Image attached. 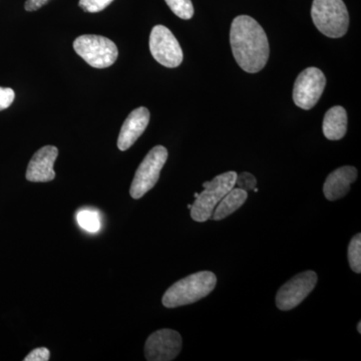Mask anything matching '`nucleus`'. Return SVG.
<instances>
[{"mask_svg": "<svg viewBox=\"0 0 361 361\" xmlns=\"http://www.w3.org/2000/svg\"><path fill=\"white\" fill-rule=\"evenodd\" d=\"M348 261L353 272L361 273V234L358 233L353 239L348 246Z\"/></svg>", "mask_w": 361, "mask_h": 361, "instance_id": "nucleus-16", "label": "nucleus"}, {"mask_svg": "<svg viewBox=\"0 0 361 361\" xmlns=\"http://www.w3.org/2000/svg\"><path fill=\"white\" fill-rule=\"evenodd\" d=\"M149 51L153 58L166 68H174L183 63V51L175 35L164 25L154 26L149 35Z\"/></svg>", "mask_w": 361, "mask_h": 361, "instance_id": "nucleus-8", "label": "nucleus"}, {"mask_svg": "<svg viewBox=\"0 0 361 361\" xmlns=\"http://www.w3.org/2000/svg\"><path fill=\"white\" fill-rule=\"evenodd\" d=\"M167 160L168 151L165 147L156 146L149 152L137 168L130 185V194L133 198L141 199L155 187Z\"/></svg>", "mask_w": 361, "mask_h": 361, "instance_id": "nucleus-6", "label": "nucleus"}, {"mask_svg": "<svg viewBox=\"0 0 361 361\" xmlns=\"http://www.w3.org/2000/svg\"><path fill=\"white\" fill-rule=\"evenodd\" d=\"M317 280L314 271H305L291 278L277 292L278 310L289 311L295 308L314 289Z\"/></svg>", "mask_w": 361, "mask_h": 361, "instance_id": "nucleus-9", "label": "nucleus"}, {"mask_svg": "<svg viewBox=\"0 0 361 361\" xmlns=\"http://www.w3.org/2000/svg\"><path fill=\"white\" fill-rule=\"evenodd\" d=\"M77 219L78 224L82 229L87 231L96 233L101 228V220L99 213L94 211L84 210L78 214Z\"/></svg>", "mask_w": 361, "mask_h": 361, "instance_id": "nucleus-17", "label": "nucleus"}, {"mask_svg": "<svg viewBox=\"0 0 361 361\" xmlns=\"http://www.w3.org/2000/svg\"><path fill=\"white\" fill-rule=\"evenodd\" d=\"M357 170L353 166H344L330 173L323 185V193L329 201L343 198L350 191V186L357 179Z\"/></svg>", "mask_w": 361, "mask_h": 361, "instance_id": "nucleus-13", "label": "nucleus"}, {"mask_svg": "<svg viewBox=\"0 0 361 361\" xmlns=\"http://www.w3.org/2000/svg\"><path fill=\"white\" fill-rule=\"evenodd\" d=\"M325 87L326 78L319 68H306L299 73L294 84V103L302 110H311L319 102Z\"/></svg>", "mask_w": 361, "mask_h": 361, "instance_id": "nucleus-7", "label": "nucleus"}, {"mask_svg": "<svg viewBox=\"0 0 361 361\" xmlns=\"http://www.w3.org/2000/svg\"><path fill=\"white\" fill-rule=\"evenodd\" d=\"M73 49L85 63L96 68L113 66L118 56L115 42L102 35H80L73 42Z\"/></svg>", "mask_w": 361, "mask_h": 361, "instance_id": "nucleus-5", "label": "nucleus"}, {"mask_svg": "<svg viewBox=\"0 0 361 361\" xmlns=\"http://www.w3.org/2000/svg\"><path fill=\"white\" fill-rule=\"evenodd\" d=\"M149 122L148 109L141 106L133 111L123 123L120 135H118V148L121 151L129 149L147 129Z\"/></svg>", "mask_w": 361, "mask_h": 361, "instance_id": "nucleus-12", "label": "nucleus"}, {"mask_svg": "<svg viewBox=\"0 0 361 361\" xmlns=\"http://www.w3.org/2000/svg\"><path fill=\"white\" fill-rule=\"evenodd\" d=\"M166 4L182 20H191L194 16V6L191 0H165Z\"/></svg>", "mask_w": 361, "mask_h": 361, "instance_id": "nucleus-18", "label": "nucleus"}, {"mask_svg": "<svg viewBox=\"0 0 361 361\" xmlns=\"http://www.w3.org/2000/svg\"><path fill=\"white\" fill-rule=\"evenodd\" d=\"M357 330H358V332H360V334H361V322H358V324H357Z\"/></svg>", "mask_w": 361, "mask_h": 361, "instance_id": "nucleus-24", "label": "nucleus"}, {"mask_svg": "<svg viewBox=\"0 0 361 361\" xmlns=\"http://www.w3.org/2000/svg\"><path fill=\"white\" fill-rule=\"evenodd\" d=\"M16 99V94L11 87H0V111L6 110Z\"/></svg>", "mask_w": 361, "mask_h": 361, "instance_id": "nucleus-21", "label": "nucleus"}, {"mask_svg": "<svg viewBox=\"0 0 361 361\" xmlns=\"http://www.w3.org/2000/svg\"><path fill=\"white\" fill-rule=\"evenodd\" d=\"M256 185H257V180L250 173L244 172L237 175L236 183H235V186L237 188L245 190V191H250L256 188Z\"/></svg>", "mask_w": 361, "mask_h": 361, "instance_id": "nucleus-20", "label": "nucleus"}, {"mask_svg": "<svg viewBox=\"0 0 361 361\" xmlns=\"http://www.w3.org/2000/svg\"><path fill=\"white\" fill-rule=\"evenodd\" d=\"M59 156V149L54 146H45L39 149L28 164L26 180L30 182H51L56 178L54 161Z\"/></svg>", "mask_w": 361, "mask_h": 361, "instance_id": "nucleus-11", "label": "nucleus"}, {"mask_svg": "<svg viewBox=\"0 0 361 361\" xmlns=\"http://www.w3.org/2000/svg\"><path fill=\"white\" fill-rule=\"evenodd\" d=\"M323 135L330 141H338L348 132V113L345 109L336 106L325 114L322 125Z\"/></svg>", "mask_w": 361, "mask_h": 361, "instance_id": "nucleus-14", "label": "nucleus"}, {"mask_svg": "<svg viewBox=\"0 0 361 361\" xmlns=\"http://www.w3.org/2000/svg\"><path fill=\"white\" fill-rule=\"evenodd\" d=\"M247 197H248V194H247L245 190L240 189V188H233L231 191L226 194L219 204L214 209L210 219L221 221L225 219L228 216L232 215L233 213L238 210L240 207L244 205Z\"/></svg>", "mask_w": 361, "mask_h": 361, "instance_id": "nucleus-15", "label": "nucleus"}, {"mask_svg": "<svg viewBox=\"0 0 361 361\" xmlns=\"http://www.w3.org/2000/svg\"><path fill=\"white\" fill-rule=\"evenodd\" d=\"M114 0H80L78 6L87 13H96L106 8Z\"/></svg>", "mask_w": 361, "mask_h": 361, "instance_id": "nucleus-19", "label": "nucleus"}, {"mask_svg": "<svg viewBox=\"0 0 361 361\" xmlns=\"http://www.w3.org/2000/svg\"><path fill=\"white\" fill-rule=\"evenodd\" d=\"M217 277L210 271H201L183 278L164 294L161 302L167 308L189 305L205 298L215 289Z\"/></svg>", "mask_w": 361, "mask_h": 361, "instance_id": "nucleus-2", "label": "nucleus"}, {"mask_svg": "<svg viewBox=\"0 0 361 361\" xmlns=\"http://www.w3.org/2000/svg\"><path fill=\"white\" fill-rule=\"evenodd\" d=\"M51 357V353L49 349L39 348L33 349L30 355H26L25 361H47Z\"/></svg>", "mask_w": 361, "mask_h": 361, "instance_id": "nucleus-22", "label": "nucleus"}, {"mask_svg": "<svg viewBox=\"0 0 361 361\" xmlns=\"http://www.w3.org/2000/svg\"><path fill=\"white\" fill-rule=\"evenodd\" d=\"M233 56L242 70L256 73L262 71L269 59L270 47L262 26L248 16L234 18L230 30Z\"/></svg>", "mask_w": 361, "mask_h": 361, "instance_id": "nucleus-1", "label": "nucleus"}, {"mask_svg": "<svg viewBox=\"0 0 361 361\" xmlns=\"http://www.w3.org/2000/svg\"><path fill=\"white\" fill-rule=\"evenodd\" d=\"M311 16L316 28L325 37L339 39L348 32L349 14L342 0H313Z\"/></svg>", "mask_w": 361, "mask_h": 361, "instance_id": "nucleus-3", "label": "nucleus"}, {"mask_svg": "<svg viewBox=\"0 0 361 361\" xmlns=\"http://www.w3.org/2000/svg\"><path fill=\"white\" fill-rule=\"evenodd\" d=\"M49 0H26L25 8L26 11H39L42 6L49 2Z\"/></svg>", "mask_w": 361, "mask_h": 361, "instance_id": "nucleus-23", "label": "nucleus"}, {"mask_svg": "<svg viewBox=\"0 0 361 361\" xmlns=\"http://www.w3.org/2000/svg\"><path fill=\"white\" fill-rule=\"evenodd\" d=\"M182 350V337L172 329L154 332L145 344V356L149 361L174 360Z\"/></svg>", "mask_w": 361, "mask_h": 361, "instance_id": "nucleus-10", "label": "nucleus"}, {"mask_svg": "<svg viewBox=\"0 0 361 361\" xmlns=\"http://www.w3.org/2000/svg\"><path fill=\"white\" fill-rule=\"evenodd\" d=\"M236 179L237 173L231 171L216 176L212 180L204 183L203 187L205 189L198 195L190 209L192 219L200 223L210 219L216 206L235 187Z\"/></svg>", "mask_w": 361, "mask_h": 361, "instance_id": "nucleus-4", "label": "nucleus"}]
</instances>
